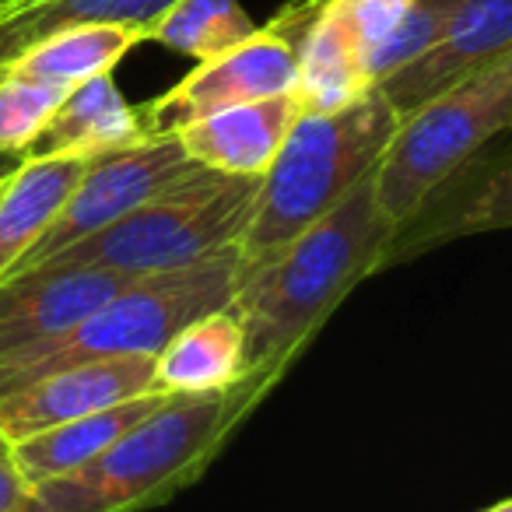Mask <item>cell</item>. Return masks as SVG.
I'll list each match as a JSON object with an SVG mask.
<instances>
[{"label": "cell", "mask_w": 512, "mask_h": 512, "mask_svg": "<svg viewBox=\"0 0 512 512\" xmlns=\"http://www.w3.org/2000/svg\"><path fill=\"white\" fill-rule=\"evenodd\" d=\"M232 432L228 390L172 393L92 463L32 484L11 512H144L197 481Z\"/></svg>", "instance_id": "3957f363"}, {"label": "cell", "mask_w": 512, "mask_h": 512, "mask_svg": "<svg viewBox=\"0 0 512 512\" xmlns=\"http://www.w3.org/2000/svg\"><path fill=\"white\" fill-rule=\"evenodd\" d=\"M372 88L376 85L365 71V57L344 36L341 25L327 15V4H323L320 18L302 43L299 81L292 92L299 113H337L365 99Z\"/></svg>", "instance_id": "d6986e66"}, {"label": "cell", "mask_w": 512, "mask_h": 512, "mask_svg": "<svg viewBox=\"0 0 512 512\" xmlns=\"http://www.w3.org/2000/svg\"><path fill=\"white\" fill-rule=\"evenodd\" d=\"M141 43L144 32L130 29V25H71V29H57L36 39L15 57L0 60V67H8L22 78L78 88L99 74H113L116 64Z\"/></svg>", "instance_id": "ac0fdd59"}, {"label": "cell", "mask_w": 512, "mask_h": 512, "mask_svg": "<svg viewBox=\"0 0 512 512\" xmlns=\"http://www.w3.org/2000/svg\"><path fill=\"white\" fill-rule=\"evenodd\" d=\"M18 165H22V158H18V155H0V179H8Z\"/></svg>", "instance_id": "484cf974"}, {"label": "cell", "mask_w": 512, "mask_h": 512, "mask_svg": "<svg viewBox=\"0 0 512 512\" xmlns=\"http://www.w3.org/2000/svg\"><path fill=\"white\" fill-rule=\"evenodd\" d=\"M141 141H148L141 109L123 99L113 74H99L67 92L46 130L25 151V158H85L92 162V158L134 148Z\"/></svg>", "instance_id": "5bb4252c"}, {"label": "cell", "mask_w": 512, "mask_h": 512, "mask_svg": "<svg viewBox=\"0 0 512 512\" xmlns=\"http://www.w3.org/2000/svg\"><path fill=\"white\" fill-rule=\"evenodd\" d=\"M260 25L249 18L239 0H176L148 29V43L193 60H211L239 46Z\"/></svg>", "instance_id": "44dd1931"}, {"label": "cell", "mask_w": 512, "mask_h": 512, "mask_svg": "<svg viewBox=\"0 0 512 512\" xmlns=\"http://www.w3.org/2000/svg\"><path fill=\"white\" fill-rule=\"evenodd\" d=\"M512 228V144L477 151L397 228L383 267L407 264L432 246Z\"/></svg>", "instance_id": "30bf717a"}, {"label": "cell", "mask_w": 512, "mask_h": 512, "mask_svg": "<svg viewBox=\"0 0 512 512\" xmlns=\"http://www.w3.org/2000/svg\"><path fill=\"white\" fill-rule=\"evenodd\" d=\"M397 127L400 113L379 88L337 113H299L278 158L260 176L256 207L235 242L242 271L281 253L369 179Z\"/></svg>", "instance_id": "7a4b0ae2"}, {"label": "cell", "mask_w": 512, "mask_h": 512, "mask_svg": "<svg viewBox=\"0 0 512 512\" xmlns=\"http://www.w3.org/2000/svg\"><path fill=\"white\" fill-rule=\"evenodd\" d=\"M323 4L327 0L285 4L271 22L260 25L239 46L211 60H200L179 85L137 106L148 137H176L183 127L221 113V109L292 95L295 81H299L302 43L320 18Z\"/></svg>", "instance_id": "52a82bcc"}, {"label": "cell", "mask_w": 512, "mask_h": 512, "mask_svg": "<svg viewBox=\"0 0 512 512\" xmlns=\"http://www.w3.org/2000/svg\"><path fill=\"white\" fill-rule=\"evenodd\" d=\"M0 183H4V179H0Z\"/></svg>", "instance_id": "4dcf8cb0"}, {"label": "cell", "mask_w": 512, "mask_h": 512, "mask_svg": "<svg viewBox=\"0 0 512 512\" xmlns=\"http://www.w3.org/2000/svg\"><path fill=\"white\" fill-rule=\"evenodd\" d=\"M85 169V158L29 155L0 183V278H8L36 249Z\"/></svg>", "instance_id": "2e32d148"}, {"label": "cell", "mask_w": 512, "mask_h": 512, "mask_svg": "<svg viewBox=\"0 0 512 512\" xmlns=\"http://www.w3.org/2000/svg\"><path fill=\"white\" fill-rule=\"evenodd\" d=\"M11 4H15L18 11H25V8H32V4H39V0H11Z\"/></svg>", "instance_id": "f1b7e54d"}, {"label": "cell", "mask_w": 512, "mask_h": 512, "mask_svg": "<svg viewBox=\"0 0 512 512\" xmlns=\"http://www.w3.org/2000/svg\"><path fill=\"white\" fill-rule=\"evenodd\" d=\"M169 397L172 393H148V397L123 400L116 407H102V411L74 418L67 425L46 428V432H36L29 439L11 442L8 453L29 488L32 484L53 481V477H64L71 470L92 463L95 456H102L130 428L141 425L148 414H155Z\"/></svg>", "instance_id": "9a60e30c"}, {"label": "cell", "mask_w": 512, "mask_h": 512, "mask_svg": "<svg viewBox=\"0 0 512 512\" xmlns=\"http://www.w3.org/2000/svg\"><path fill=\"white\" fill-rule=\"evenodd\" d=\"M134 281L102 267H32L0 278V355L67 334Z\"/></svg>", "instance_id": "8fae6325"}, {"label": "cell", "mask_w": 512, "mask_h": 512, "mask_svg": "<svg viewBox=\"0 0 512 512\" xmlns=\"http://www.w3.org/2000/svg\"><path fill=\"white\" fill-rule=\"evenodd\" d=\"M148 393H165L155 376V355L67 365L0 397V439L4 446H11L46 428L67 425L74 418L116 407L123 400L148 397Z\"/></svg>", "instance_id": "9c48e42d"}, {"label": "cell", "mask_w": 512, "mask_h": 512, "mask_svg": "<svg viewBox=\"0 0 512 512\" xmlns=\"http://www.w3.org/2000/svg\"><path fill=\"white\" fill-rule=\"evenodd\" d=\"M512 130V53L400 116V127L376 169V200L393 225H404L477 151Z\"/></svg>", "instance_id": "8992f818"}, {"label": "cell", "mask_w": 512, "mask_h": 512, "mask_svg": "<svg viewBox=\"0 0 512 512\" xmlns=\"http://www.w3.org/2000/svg\"><path fill=\"white\" fill-rule=\"evenodd\" d=\"M295 120H299L295 99L278 95V99H260L211 113L183 127L176 137L186 155L204 169L260 179L278 158Z\"/></svg>", "instance_id": "4fadbf2b"}, {"label": "cell", "mask_w": 512, "mask_h": 512, "mask_svg": "<svg viewBox=\"0 0 512 512\" xmlns=\"http://www.w3.org/2000/svg\"><path fill=\"white\" fill-rule=\"evenodd\" d=\"M25 491H29V484H25V477L18 474L8 446H0V512L15 509V505L22 502Z\"/></svg>", "instance_id": "d4e9b609"}, {"label": "cell", "mask_w": 512, "mask_h": 512, "mask_svg": "<svg viewBox=\"0 0 512 512\" xmlns=\"http://www.w3.org/2000/svg\"><path fill=\"white\" fill-rule=\"evenodd\" d=\"M172 4L176 0H39L11 15L8 22H0V60L15 57L36 39L71 25H130L141 29L148 43V29Z\"/></svg>", "instance_id": "ffe728a7"}, {"label": "cell", "mask_w": 512, "mask_h": 512, "mask_svg": "<svg viewBox=\"0 0 512 512\" xmlns=\"http://www.w3.org/2000/svg\"><path fill=\"white\" fill-rule=\"evenodd\" d=\"M456 0H414V8L404 15V22L369 53L365 67H369L372 85H383L386 78H393L397 71L411 67L418 57H425L446 32V22L453 15Z\"/></svg>", "instance_id": "603a6c76"}, {"label": "cell", "mask_w": 512, "mask_h": 512, "mask_svg": "<svg viewBox=\"0 0 512 512\" xmlns=\"http://www.w3.org/2000/svg\"><path fill=\"white\" fill-rule=\"evenodd\" d=\"M481 512H512V498H502V502L488 505V509H481Z\"/></svg>", "instance_id": "83f0119b"}, {"label": "cell", "mask_w": 512, "mask_h": 512, "mask_svg": "<svg viewBox=\"0 0 512 512\" xmlns=\"http://www.w3.org/2000/svg\"><path fill=\"white\" fill-rule=\"evenodd\" d=\"M512 53V0H456L442 39L379 85L400 116L425 106L442 88Z\"/></svg>", "instance_id": "7c38bea8"}, {"label": "cell", "mask_w": 512, "mask_h": 512, "mask_svg": "<svg viewBox=\"0 0 512 512\" xmlns=\"http://www.w3.org/2000/svg\"><path fill=\"white\" fill-rule=\"evenodd\" d=\"M239 281L242 260L235 246L179 271L144 274L67 334L0 355V397L67 365L158 355L193 320L228 309Z\"/></svg>", "instance_id": "277c9868"}, {"label": "cell", "mask_w": 512, "mask_h": 512, "mask_svg": "<svg viewBox=\"0 0 512 512\" xmlns=\"http://www.w3.org/2000/svg\"><path fill=\"white\" fill-rule=\"evenodd\" d=\"M0 446H4V439H0Z\"/></svg>", "instance_id": "f546056e"}, {"label": "cell", "mask_w": 512, "mask_h": 512, "mask_svg": "<svg viewBox=\"0 0 512 512\" xmlns=\"http://www.w3.org/2000/svg\"><path fill=\"white\" fill-rule=\"evenodd\" d=\"M11 15H18V8L11 4V0H0V22H8Z\"/></svg>", "instance_id": "4316f807"}, {"label": "cell", "mask_w": 512, "mask_h": 512, "mask_svg": "<svg viewBox=\"0 0 512 512\" xmlns=\"http://www.w3.org/2000/svg\"><path fill=\"white\" fill-rule=\"evenodd\" d=\"M414 0H327V15L344 29L355 50L369 60V53L404 22ZM369 71V67H365Z\"/></svg>", "instance_id": "cb8c5ba5"}, {"label": "cell", "mask_w": 512, "mask_h": 512, "mask_svg": "<svg viewBox=\"0 0 512 512\" xmlns=\"http://www.w3.org/2000/svg\"><path fill=\"white\" fill-rule=\"evenodd\" d=\"M372 176L281 253L242 271L228 302L246 341V369L228 386L235 428L285 379L334 309L383 267L397 225L379 207Z\"/></svg>", "instance_id": "6da1fadb"}, {"label": "cell", "mask_w": 512, "mask_h": 512, "mask_svg": "<svg viewBox=\"0 0 512 512\" xmlns=\"http://www.w3.org/2000/svg\"><path fill=\"white\" fill-rule=\"evenodd\" d=\"M67 92L71 88L22 78V74L0 67V155L25 158V151L46 130Z\"/></svg>", "instance_id": "7402d4cb"}, {"label": "cell", "mask_w": 512, "mask_h": 512, "mask_svg": "<svg viewBox=\"0 0 512 512\" xmlns=\"http://www.w3.org/2000/svg\"><path fill=\"white\" fill-rule=\"evenodd\" d=\"M246 341L228 309L200 316L155 355V376L165 393H218L242 379Z\"/></svg>", "instance_id": "e0dca14e"}, {"label": "cell", "mask_w": 512, "mask_h": 512, "mask_svg": "<svg viewBox=\"0 0 512 512\" xmlns=\"http://www.w3.org/2000/svg\"><path fill=\"white\" fill-rule=\"evenodd\" d=\"M260 179L193 165L116 225L53 253L39 267H102L120 274H165L235 246L256 207Z\"/></svg>", "instance_id": "5b68a950"}, {"label": "cell", "mask_w": 512, "mask_h": 512, "mask_svg": "<svg viewBox=\"0 0 512 512\" xmlns=\"http://www.w3.org/2000/svg\"><path fill=\"white\" fill-rule=\"evenodd\" d=\"M193 165L197 162L183 151L179 137H148V141L134 144V148L92 158L85 176L78 179V186L67 197V204L60 207L57 221L46 228L36 249L11 274L32 271V267L46 264L60 249L116 225L130 211H137L144 200L155 197L158 190H165L179 176H186Z\"/></svg>", "instance_id": "ba28073f"}]
</instances>
